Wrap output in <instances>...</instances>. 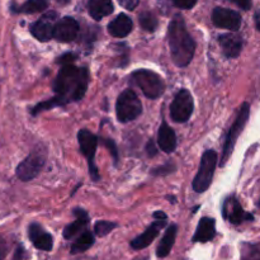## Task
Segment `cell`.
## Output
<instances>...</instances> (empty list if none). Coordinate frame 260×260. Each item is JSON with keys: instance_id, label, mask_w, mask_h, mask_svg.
<instances>
[{"instance_id": "8992f818", "label": "cell", "mask_w": 260, "mask_h": 260, "mask_svg": "<svg viewBox=\"0 0 260 260\" xmlns=\"http://www.w3.org/2000/svg\"><path fill=\"white\" fill-rule=\"evenodd\" d=\"M249 114H250V106H249V103H244L243 106H241L240 111H239V114L238 117H236L235 122H234L230 131H229L228 136H226V141L225 145H223L222 151V160H221L220 162L221 167L228 162L229 157L233 154L234 149H235L236 141H238L239 136H240V134L243 132V129L245 128L246 123H248Z\"/></svg>"}, {"instance_id": "5b68a950", "label": "cell", "mask_w": 260, "mask_h": 260, "mask_svg": "<svg viewBox=\"0 0 260 260\" xmlns=\"http://www.w3.org/2000/svg\"><path fill=\"white\" fill-rule=\"evenodd\" d=\"M217 152L213 150H207L202 155L200 162V169L193 180V189L197 193H203L210 188L215 175L216 167H217Z\"/></svg>"}, {"instance_id": "8d00e7d4", "label": "cell", "mask_w": 260, "mask_h": 260, "mask_svg": "<svg viewBox=\"0 0 260 260\" xmlns=\"http://www.w3.org/2000/svg\"><path fill=\"white\" fill-rule=\"evenodd\" d=\"M154 217L156 218V220H167V215H165L164 212H161V211H157V212H155Z\"/></svg>"}, {"instance_id": "8fae6325", "label": "cell", "mask_w": 260, "mask_h": 260, "mask_svg": "<svg viewBox=\"0 0 260 260\" xmlns=\"http://www.w3.org/2000/svg\"><path fill=\"white\" fill-rule=\"evenodd\" d=\"M212 22L216 27L229 30H238L241 25V15L228 8H216L212 12Z\"/></svg>"}, {"instance_id": "277c9868", "label": "cell", "mask_w": 260, "mask_h": 260, "mask_svg": "<svg viewBox=\"0 0 260 260\" xmlns=\"http://www.w3.org/2000/svg\"><path fill=\"white\" fill-rule=\"evenodd\" d=\"M142 113V104L139 96L132 89L122 91L116 103L117 118L122 123H127L136 119Z\"/></svg>"}, {"instance_id": "cb8c5ba5", "label": "cell", "mask_w": 260, "mask_h": 260, "mask_svg": "<svg viewBox=\"0 0 260 260\" xmlns=\"http://www.w3.org/2000/svg\"><path fill=\"white\" fill-rule=\"evenodd\" d=\"M94 244V235L90 231H83L80 236L74 241L71 245V254L84 253L88 249H90Z\"/></svg>"}, {"instance_id": "5bb4252c", "label": "cell", "mask_w": 260, "mask_h": 260, "mask_svg": "<svg viewBox=\"0 0 260 260\" xmlns=\"http://www.w3.org/2000/svg\"><path fill=\"white\" fill-rule=\"evenodd\" d=\"M28 236L36 249L42 251H51L53 248V238L51 234L46 233L38 223H30L28 228Z\"/></svg>"}, {"instance_id": "1f68e13d", "label": "cell", "mask_w": 260, "mask_h": 260, "mask_svg": "<svg viewBox=\"0 0 260 260\" xmlns=\"http://www.w3.org/2000/svg\"><path fill=\"white\" fill-rule=\"evenodd\" d=\"M118 3L127 10H134L139 5L140 0H118Z\"/></svg>"}, {"instance_id": "30bf717a", "label": "cell", "mask_w": 260, "mask_h": 260, "mask_svg": "<svg viewBox=\"0 0 260 260\" xmlns=\"http://www.w3.org/2000/svg\"><path fill=\"white\" fill-rule=\"evenodd\" d=\"M56 23H57L56 12H48L43 14L37 22L30 25V33L40 42H47L51 38H53V30H55Z\"/></svg>"}, {"instance_id": "f35d334b", "label": "cell", "mask_w": 260, "mask_h": 260, "mask_svg": "<svg viewBox=\"0 0 260 260\" xmlns=\"http://www.w3.org/2000/svg\"><path fill=\"white\" fill-rule=\"evenodd\" d=\"M58 3H61V4H66V3H69L70 0H57Z\"/></svg>"}, {"instance_id": "e575fe53", "label": "cell", "mask_w": 260, "mask_h": 260, "mask_svg": "<svg viewBox=\"0 0 260 260\" xmlns=\"http://www.w3.org/2000/svg\"><path fill=\"white\" fill-rule=\"evenodd\" d=\"M146 151H147V155L149 156H155L156 155V150H155V145L152 141H149L147 142V146H146Z\"/></svg>"}, {"instance_id": "9a60e30c", "label": "cell", "mask_w": 260, "mask_h": 260, "mask_svg": "<svg viewBox=\"0 0 260 260\" xmlns=\"http://www.w3.org/2000/svg\"><path fill=\"white\" fill-rule=\"evenodd\" d=\"M165 226V220H156L151 226L146 229L144 234L139 235L131 241V248L135 250H141V249L147 248L155 239L159 235L160 230Z\"/></svg>"}, {"instance_id": "d590c367", "label": "cell", "mask_w": 260, "mask_h": 260, "mask_svg": "<svg viewBox=\"0 0 260 260\" xmlns=\"http://www.w3.org/2000/svg\"><path fill=\"white\" fill-rule=\"evenodd\" d=\"M245 260H260V254H258V251H256L255 246H254V248L251 249L250 258H248V259H245Z\"/></svg>"}, {"instance_id": "ba28073f", "label": "cell", "mask_w": 260, "mask_h": 260, "mask_svg": "<svg viewBox=\"0 0 260 260\" xmlns=\"http://www.w3.org/2000/svg\"><path fill=\"white\" fill-rule=\"evenodd\" d=\"M78 141L80 145L81 152L88 160L90 177L93 178L94 182H96L99 179V173L95 164H94V156H95L96 146H98V137L91 134L89 129H80L78 134Z\"/></svg>"}, {"instance_id": "9c48e42d", "label": "cell", "mask_w": 260, "mask_h": 260, "mask_svg": "<svg viewBox=\"0 0 260 260\" xmlns=\"http://www.w3.org/2000/svg\"><path fill=\"white\" fill-rule=\"evenodd\" d=\"M194 108L193 98L190 93L185 89H182L177 93L172 106H170V116L174 122L184 123L190 118Z\"/></svg>"}, {"instance_id": "6da1fadb", "label": "cell", "mask_w": 260, "mask_h": 260, "mask_svg": "<svg viewBox=\"0 0 260 260\" xmlns=\"http://www.w3.org/2000/svg\"><path fill=\"white\" fill-rule=\"evenodd\" d=\"M89 84V71L85 68L63 65L53 81V90L66 104L83 99Z\"/></svg>"}, {"instance_id": "7402d4cb", "label": "cell", "mask_w": 260, "mask_h": 260, "mask_svg": "<svg viewBox=\"0 0 260 260\" xmlns=\"http://www.w3.org/2000/svg\"><path fill=\"white\" fill-rule=\"evenodd\" d=\"M88 12L91 18L101 20L113 12V3L112 0H89Z\"/></svg>"}, {"instance_id": "d4e9b609", "label": "cell", "mask_w": 260, "mask_h": 260, "mask_svg": "<svg viewBox=\"0 0 260 260\" xmlns=\"http://www.w3.org/2000/svg\"><path fill=\"white\" fill-rule=\"evenodd\" d=\"M139 20H140V24H141V27L144 28L145 30H147V32H155L157 28V24H159V22H157V18L150 12L141 13L139 17Z\"/></svg>"}, {"instance_id": "2e32d148", "label": "cell", "mask_w": 260, "mask_h": 260, "mask_svg": "<svg viewBox=\"0 0 260 260\" xmlns=\"http://www.w3.org/2000/svg\"><path fill=\"white\" fill-rule=\"evenodd\" d=\"M221 47H222L223 53L228 57L235 58L240 55L241 50H243V38L235 33H228V35H222L218 38Z\"/></svg>"}, {"instance_id": "e0dca14e", "label": "cell", "mask_w": 260, "mask_h": 260, "mask_svg": "<svg viewBox=\"0 0 260 260\" xmlns=\"http://www.w3.org/2000/svg\"><path fill=\"white\" fill-rule=\"evenodd\" d=\"M216 236V221L211 217L201 218L193 236V243H208Z\"/></svg>"}, {"instance_id": "484cf974", "label": "cell", "mask_w": 260, "mask_h": 260, "mask_svg": "<svg viewBox=\"0 0 260 260\" xmlns=\"http://www.w3.org/2000/svg\"><path fill=\"white\" fill-rule=\"evenodd\" d=\"M65 104L66 103L60 98V96L56 95L55 98L50 99V101L37 104V106L32 109V114L33 116H36V114H38L40 112L47 111V109H51V108H53V107H57V106H65Z\"/></svg>"}, {"instance_id": "83f0119b", "label": "cell", "mask_w": 260, "mask_h": 260, "mask_svg": "<svg viewBox=\"0 0 260 260\" xmlns=\"http://www.w3.org/2000/svg\"><path fill=\"white\" fill-rule=\"evenodd\" d=\"M175 172V165L172 164V162H168L164 167H159L156 169L152 170V174L154 175H168L170 173Z\"/></svg>"}, {"instance_id": "603a6c76", "label": "cell", "mask_w": 260, "mask_h": 260, "mask_svg": "<svg viewBox=\"0 0 260 260\" xmlns=\"http://www.w3.org/2000/svg\"><path fill=\"white\" fill-rule=\"evenodd\" d=\"M47 0H27L20 7H13L12 10L14 13H24V14H35V13L43 12L47 8Z\"/></svg>"}, {"instance_id": "4fadbf2b", "label": "cell", "mask_w": 260, "mask_h": 260, "mask_svg": "<svg viewBox=\"0 0 260 260\" xmlns=\"http://www.w3.org/2000/svg\"><path fill=\"white\" fill-rule=\"evenodd\" d=\"M222 215L233 225H240L245 220H253V216L246 213L235 197H229L222 206Z\"/></svg>"}, {"instance_id": "7c38bea8", "label": "cell", "mask_w": 260, "mask_h": 260, "mask_svg": "<svg viewBox=\"0 0 260 260\" xmlns=\"http://www.w3.org/2000/svg\"><path fill=\"white\" fill-rule=\"evenodd\" d=\"M79 33V23L71 17H63L57 20L53 30V38L58 42H71Z\"/></svg>"}, {"instance_id": "44dd1931", "label": "cell", "mask_w": 260, "mask_h": 260, "mask_svg": "<svg viewBox=\"0 0 260 260\" xmlns=\"http://www.w3.org/2000/svg\"><path fill=\"white\" fill-rule=\"evenodd\" d=\"M177 234H178V226L177 225H170L168 230L165 231L164 236H162L161 241L159 243L156 249V255L157 258H167L172 251L173 246H174L175 240H177Z\"/></svg>"}, {"instance_id": "4dcf8cb0", "label": "cell", "mask_w": 260, "mask_h": 260, "mask_svg": "<svg viewBox=\"0 0 260 260\" xmlns=\"http://www.w3.org/2000/svg\"><path fill=\"white\" fill-rule=\"evenodd\" d=\"M27 258V253H25V249L23 248V245H18L17 249L14 251V256L13 260H25Z\"/></svg>"}, {"instance_id": "ffe728a7", "label": "cell", "mask_w": 260, "mask_h": 260, "mask_svg": "<svg viewBox=\"0 0 260 260\" xmlns=\"http://www.w3.org/2000/svg\"><path fill=\"white\" fill-rule=\"evenodd\" d=\"M74 213L76 216V220L73 223H69L65 229H63V238L66 240H70L74 236H76L78 234H80L81 231H84V229L86 228L89 222V216L81 208H75Z\"/></svg>"}, {"instance_id": "f546056e", "label": "cell", "mask_w": 260, "mask_h": 260, "mask_svg": "<svg viewBox=\"0 0 260 260\" xmlns=\"http://www.w3.org/2000/svg\"><path fill=\"white\" fill-rule=\"evenodd\" d=\"M104 145H106L107 149L109 150V152H111V154L113 155L114 161H117V159H118V151H117L116 144H114V142L112 141V140H106V141H104Z\"/></svg>"}, {"instance_id": "d6a6232c", "label": "cell", "mask_w": 260, "mask_h": 260, "mask_svg": "<svg viewBox=\"0 0 260 260\" xmlns=\"http://www.w3.org/2000/svg\"><path fill=\"white\" fill-rule=\"evenodd\" d=\"M75 58H76V56L74 55V53H65V55H62L61 57H58L57 62L62 63V65H69V63L73 62Z\"/></svg>"}, {"instance_id": "52a82bcc", "label": "cell", "mask_w": 260, "mask_h": 260, "mask_svg": "<svg viewBox=\"0 0 260 260\" xmlns=\"http://www.w3.org/2000/svg\"><path fill=\"white\" fill-rule=\"evenodd\" d=\"M46 162V152L36 149L17 167V177L22 182H29L35 179L42 170Z\"/></svg>"}, {"instance_id": "ac0fdd59", "label": "cell", "mask_w": 260, "mask_h": 260, "mask_svg": "<svg viewBox=\"0 0 260 260\" xmlns=\"http://www.w3.org/2000/svg\"><path fill=\"white\" fill-rule=\"evenodd\" d=\"M157 144H159L160 149L167 154H170L177 149V135H175L174 129L165 122H162L159 128Z\"/></svg>"}, {"instance_id": "74e56055", "label": "cell", "mask_w": 260, "mask_h": 260, "mask_svg": "<svg viewBox=\"0 0 260 260\" xmlns=\"http://www.w3.org/2000/svg\"><path fill=\"white\" fill-rule=\"evenodd\" d=\"M255 25H256V29L260 32V10H258L255 14Z\"/></svg>"}, {"instance_id": "3957f363", "label": "cell", "mask_w": 260, "mask_h": 260, "mask_svg": "<svg viewBox=\"0 0 260 260\" xmlns=\"http://www.w3.org/2000/svg\"><path fill=\"white\" fill-rule=\"evenodd\" d=\"M131 81L137 88L141 89L145 96L149 99H157L165 90V84L161 76L145 69L135 71L131 75Z\"/></svg>"}, {"instance_id": "f1b7e54d", "label": "cell", "mask_w": 260, "mask_h": 260, "mask_svg": "<svg viewBox=\"0 0 260 260\" xmlns=\"http://www.w3.org/2000/svg\"><path fill=\"white\" fill-rule=\"evenodd\" d=\"M173 4L175 5L179 9H192L196 4H197V0H173Z\"/></svg>"}, {"instance_id": "836d02e7", "label": "cell", "mask_w": 260, "mask_h": 260, "mask_svg": "<svg viewBox=\"0 0 260 260\" xmlns=\"http://www.w3.org/2000/svg\"><path fill=\"white\" fill-rule=\"evenodd\" d=\"M230 2H233L234 4H236L244 10H249L251 8V0H230Z\"/></svg>"}, {"instance_id": "d6986e66", "label": "cell", "mask_w": 260, "mask_h": 260, "mask_svg": "<svg viewBox=\"0 0 260 260\" xmlns=\"http://www.w3.org/2000/svg\"><path fill=\"white\" fill-rule=\"evenodd\" d=\"M132 28H134V23L131 18L126 14H119L108 24V32L113 37L122 38L128 36L132 32Z\"/></svg>"}, {"instance_id": "4316f807", "label": "cell", "mask_w": 260, "mask_h": 260, "mask_svg": "<svg viewBox=\"0 0 260 260\" xmlns=\"http://www.w3.org/2000/svg\"><path fill=\"white\" fill-rule=\"evenodd\" d=\"M117 228L116 222H111V221H98L94 226V233H95L96 236H101V238H104V236L108 235L111 231H113L114 229Z\"/></svg>"}, {"instance_id": "7a4b0ae2", "label": "cell", "mask_w": 260, "mask_h": 260, "mask_svg": "<svg viewBox=\"0 0 260 260\" xmlns=\"http://www.w3.org/2000/svg\"><path fill=\"white\" fill-rule=\"evenodd\" d=\"M168 40L173 61L179 68L189 65L196 52V42L189 35L182 15L177 14L169 24Z\"/></svg>"}]
</instances>
